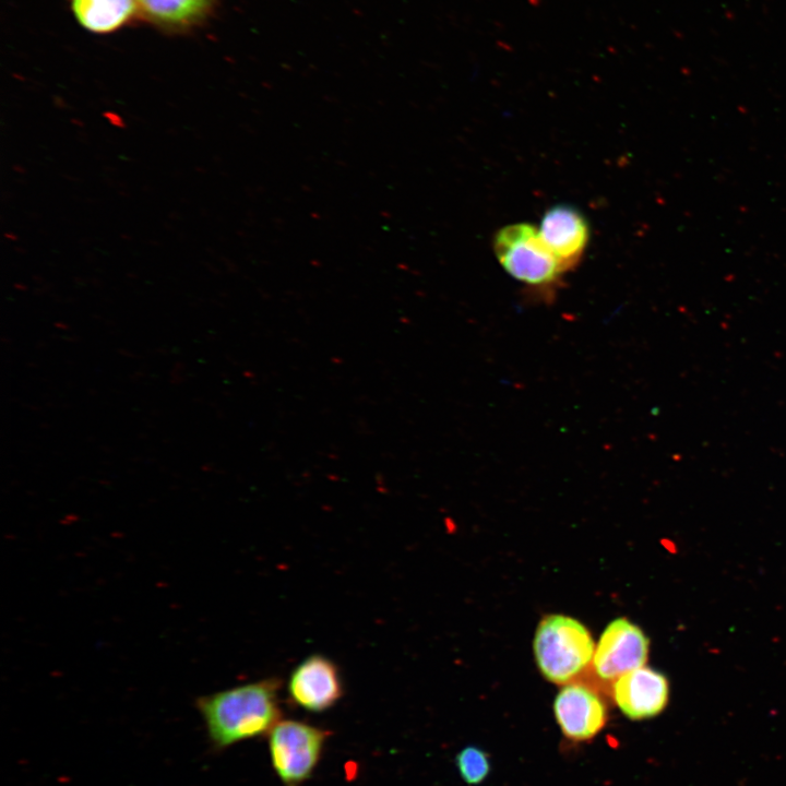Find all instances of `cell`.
<instances>
[{"label":"cell","instance_id":"cell-1","mask_svg":"<svg viewBox=\"0 0 786 786\" xmlns=\"http://www.w3.org/2000/svg\"><path fill=\"white\" fill-rule=\"evenodd\" d=\"M281 679L270 677L255 682L199 696L195 707L202 716L214 751L267 735L281 720L278 692Z\"/></svg>","mask_w":786,"mask_h":786},{"label":"cell","instance_id":"cell-2","mask_svg":"<svg viewBox=\"0 0 786 786\" xmlns=\"http://www.w3.org/2000/svg\"><path fill=\"white\" fill-rule=\"evenodd\" d=\"M534 655L541 675L556 684L570 683L593 660L595 643L588 629L565 615H548L536 628Z\"/></svg>","mask_w":786,"mask_h":786},{"label":"cell","instance_id":"cell-3","mask_svg":"<svg viewBox=\"0 0 786 786\" xmlns=\"http://www.w3.org/2000/svg\"><path fill=\"white\" fill-rule=\"evenodd\" d=\"M272 767L284 786H300L318 766L331 731L302 720L281 719L267 734Z\"/></svg>","mask_w":786,"mask_h":786},{"label":"cell","instance_id":"cell-4","mask_svg":"<svg viewBox=\"0 0 786 786\" xmlns=\"http://www.w3.org/2000/svg\"><path fill=\"white\" fill-rule=\"evenodd\" d=\"M493 251L503 269L527 285L550 284L563 272L539 229L527 223L500 228L493 238Z\"/></svg>","mask_w":786,"mask_h":786},{"label":"cell","instance_id":"cell-5","mask_svg":"<svg viewBox=\"0 0 786 786\" xmlns=\"http://www.w3.org/2000/svg\"><path fill=\"white\" fill-rule=\"evenodd\" d=\"M650 641L640 627L627 618L610 621L595 646L593 666L603 680H616L621 675L644 666Z\"/></svg>","mask_w":786,"mask_h":786},{"label":"cell","instance_id":"cell-6","mask_svg":"<svg viewBox=\"0 0 786 786\" xmlns=\"http://www.w3.org/2000/svg\"><path fill=\"white\" fill-rule=\"evenodd\" d=\"M287 693L295 706L307 712L322 713L332 708L344 694L338 667L323 655L305 658L291 671Z\"/></svg>","mask_w":786,"mask_h":786},{"label":"cell","instance_id":"cell-7","mask_svg":"<svg viewBox=\"0 0 786 786\" xmlns=\"http://www.w3.org/2000/svg\"><path fill=\"white\" fill-rule=\"evenodd\" d=\"M562 735L572 742L594 739L606 726L608 710L597 692L580 683L564 684L553 701Z\"/></svg>","mask_w":786,"mask_h":786},{"label":"cell","instance_id":"cell-8","mask_svg":"<svg viewBox=\"0 0 786 786\" xmlns=\"http://www.w3.org/2000/svg\"><path fill=\"white\" fill-rule=\"evenodd\" d=\"M612 698L628 718L647 719L659 715L667 706L669 683L662 672L642 666L614 681Z\"/></svg>","mask_w":786,"mask_h":786},{"label":"cell","instance_id":"cell-9","mask_svg":"<svg viewBox=\"0 0 786 786\" xmlns=\"http://www.w3.org/2000/svg\"><path fill=\"white\" fill-rule=\"evenodd\" d=\"M539 233L563 272L580 260L590 238L585 217L568 204H557L547 210L541 218Z\"/></svg>","mask_w":786,"mask_h":786},{"label":"cell","instance_id":"cell-10","mask_svg":"<svg viewBox=\"0 0 786 786\" xmlns=\"http://www.w3.org/2000/svg\"><path fill=\"white\" fill-rule=\"evenodd\" d=\"M138 12L147 22L166 31L182 32L203 23L216 0H135Z\"/></svg>","mask_w":786,"mask_h":786},{"label":"cell","instance_id":"cell-11","mask_svg":"<svg viewBox=\"0 0 786 786\" xmlns=\"http://www.w3.org/2000/svg\"><path fill=\"white\" fill-rule=\"evenodd\" d=\"M72 12L81 26L90 32H114L138 12L135 0H71Z\"/></svg>","mask_w":786,"mask_h":786},{"label":"cell","instance_id":"cell-12","mask_svg":"<svg viewBox=\"0 0 786 786\" xmlns=\"http://www.w3.org/2000/svg\"><path fill=\"white\" fill-rule=\"evenodd\" d=\"M455 765L466 784L479 785L490 772L489 754L476 746H468L456 754Z\"/></svg>","mask_w":786,"mask_h":786},{"label":"cell","instance_id":"cell-13","mask_svg":"<svg viewBox=\"0 0 786 786\" xmlns=\"http://www.w3.org/2000/svg\"><path fill=\"white\" fill-rule=\"evenodd\" d=\"M103 117L115 128L124 129L127 126L124 119L116 111H104Z\"/></svg>","mask_w":786,"mask_h":786},{"label":"cell","instance_id":"cell-14","mask_svg":"<svg viewBox=\"0 0 786 786\" xmlns=\"http://www.w3.org/2000/svg\"><path fill=\"white\" fill-rule=\"evenodd\" d=\"M4 238H5V239H9V240H12V241L17 240V236H16L15 234H13V233H5V234H4Z\"/></svg>","mask_w":786,"mask_h":786},{"label":"cell","instance_id":"cell-15","mask_svg":"<svg viewBox=\"0 0 786 786\" xmlns=\"http://www.w3.org/2000/svg\"><path fill=\"white\" fill-rule=\"evenodd\" d=\"M70 121H71L72 124H74V126H76V127H83V126H84L83 121L80 120V119H78V118H71Z\"/></svg>","mask_w":786,"mask_h":786},{"label":"cell","instance_id":"cell-16","mask_svg":"<svg viewBox=\"0 0 786 786\" xmlns=\"http://www.w3.org/2000/svg\"><path fill=\"white\" fill-rule=\"evenodd\" d=\"M13 169H14L15 171L21 172V174L25 172V169H24V168L16 167V165L13 167Z\"/></svg>","mask_w":786,"mask_h":786}]
</instances>
